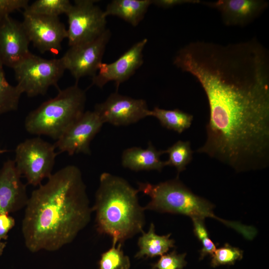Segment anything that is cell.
<instances>
[{"instance_id": "cell-26", "label": "cell", "mask_w": 269, "mask_h": 269, "mask_svg": "<svg viewBox=\"0 0 269 269\" xmlns=\"http://www.w3.org/2000/svg\"><path fill=\"white\" fill-rule=\"evenodd\" d=\"M185 256V253L178 254L173 251L161 256L156 263L152 264V269H183L187 264Z\"/></svg>"}, {"instance_id": "cell-16", "label": "cell", "mask_w": 269, "mask_h": 269, "mask_svg": "<svg viewBox=\"0 0 269 269\" xmlns=\"http://www.w3.org/2000/svg\"><path fill=\"white\" fill-rule=\"evenodd\" d=\"M205 5L218 10L227 26H244L254 21L269 6L264 0H218L203 1Z\"/></svg>"}, {"instance_id": "cell-29", "label": "cell", "mask_w": 269, "mask_h": 269, "mask_svg": "<svg viewBox=\"0 0 269 269\" xmlns=\"http://www.w3.org/2000/svg\"><path fill=\"white\" fill-rule=\"evenodd\" d=\"M152 4L155 6L168 8L184 4H196L201 2L199 0H151Z\"/></svg>"}, {"instance_id": "cell-5", "label": "cell", "mask_w": 269, "mask_h": 269, "mask_svg": "<svg viewBox=\"0 0 269 269\" xmlns=\"http://www.w3.org/2000/svg\"><path fill=\"white\" fill-rule=\"evenodd\" d=\"M85 92L77 83L62 90L26 117L24 127L29 134L57 139L84 113Z\"/></svg>"}, {"instance_id": "cell-18", "label": "cell", "mask_w": 269, "mask_h": 269, "mask_svg": "<svg viewBox=\"0 0 269 269\" xmlns=\"http://www.w3.org/2000/svg\"><path fill=\"white\" fill-rule=\"evenodd\" d=\"M151 4V0H113L108 4L104 12L106 17L116 16L136 26Z\"/></svg>"}, {"instance_id": "cell-9", "label": "cell", "mask_w": 269, "mask_h": 269, "mask_svg": "<svg viewBox=\"0 0 269 269\" xmlns=\"http://www.w3.org/2000/svg\"><path fill=\"white\" fill-rule=\"evenodd\" d=\"M111 37V32L107 29L93 40L70 47L61 57L65 69L70 72L76 83L82 77H93L96 74Z\"/></svg>"}, {"instance_id": "cell-20", "label": "cell", "mask_w": 269, "mask_h": 269, "mask_svg": "<svg viewBox=\"0 0 269 269\" xmlns=\"http://www.w3.org/2000/svg\"><path fill=\"white\" fill-rule=\"evenodd\" d=\"M149 116L156 118L162 127L179 134L190 127L193 119L192 115L179 109L165 110L157 107L150 110Z\"/></svg>"}, {"instance_id": "cell-4", "label": "cell", "mask_w": 269, "mask_h": 269, "mask_svg": "<svg viewBox=\"0 0 269 269\" xmlns=\"http://www.w3.org/2000/svg\"><path fill=\"white\" fill-rule=\"evenodd\" d=\"M137 189L150 198V201L143 207L144 210L181 214L189 216L191 219L204 220L207 217L213 218L243 236L249 233L248 226L217 217L213 213V204L194 194L178 177L156 184L138 182Z\"/></svg>"}, {"instance_id": "cell-7", "label": "cell", "mask_w": 269, "mask_h": 269, "mask_svg": "<svg viewBox=\"0 0 269 269\" xmlns=\"http://www.w3.org/2000/svg\"><path fill=\"white\" fill-rule=\"evenodd\" d=\"M54 144L40 137L26 139L15 149L16 167L28 184L36 186L52 173L57 153Z\"/></svg>"}, {"instance_id": "cell-24", "label": "cell", "mask_w": 269, "mask_h": 269, "mask_svg": "<svg viewBox=\"0 0 269 269\" xmlns=\"http://www.w3.org/2000/svg\"><path fill=\"white\" fill-rule=\"evenodd\" d=\"M112 245V247L103 253L99 262V269H130L131 261L125 255L122 244Z\"/></svg>"}, {"instance_id": "cell-3", "label": "cell", "mask_w": 269, "mask_h": 269, "mask_svg": "<svg viewBox=\"0 0 269 269\" xmlns=\"http://www.w3.org/2000/svg\"><path fill=\"white\" fill-rule=\"evenodd\" d=\"M138 192L123 178L101 174L92 210L96 213L97 231L110 236L112 245L123 244L143 232L145 210L139 203Z\"/></svg>"}, {"instance_id": "cell-27", "label": "cell", "mask_w": 269, "mask_h": 269, "mask_svg": "<svg viewBox=\"0 0 269 269\" xmlns=\"http://www.w3.org/2000/svg\"><path fill=\"white\" fill-rule=\"evenodd\" d=\"M28 3V0H0V21L15 11L24 9Z\"/></svg>"}, {"instance_id": "cell-10", "label": "cell", "mask_w": 269, "mask_h": 269, "mask_svg": "<svg viewBox=\"0 0 269 269\" xmlns=\"http://www.w3.org/2000/svg\"><path fill=\"white\" fill-rule=\"evenodd\" d=\"M21 22L30 42L41 53L57 54L67 37V29L58 17L31 13L24 11Z\"/></svg>"}, {"instance_id": "cell-11", "label": "cell", "mask_w": 269, "mask_h": 269, "mask_svg": "<svg viewBox=\"0 0 269 269\" xmlns=\"http://www.w3.org/2000/svg\"><path fill=\"white\" fill-rule=\"evenodd\" d=\"M94 111L103 123L116 126H128L149 116L146 102L116 92L111 94L103 102L97 104Z\"/></svg>"}, {"instance_id": "cell-30", "label": "cell", "mask_w": 269, "mask_h": 269, "mask_svg": "<svg viewBox=\"0 0 269 269\" xmlns=\"http://www.w3.org/2000/svg\"><path fill=\"white\" fill-rule=\"evenodd\" d=\"M193 227L194 233L197 238L202 241L204 239L209 237L208 231L204 224V220L200 219H192Z\"/></svg>"}, {"instance_id": "cell-28", "label": "cell", "mask_w": 269, "mask_h": 269, "mask_svg": "<svg viewBox=\"0 0 269 269\" xmlns=\"http://www.w3.org/2000/svg\"><path fill=\"white\" fill-rule=\"evenodd\" d=\"M14 219L8 213H0V241L6 240L8 233L15 225Z\"/></svg>"}, {"instance_id": "cell-15", "label": "cell", "mask_w": 269, "mask_h": 269, "mask_svg": "<svg viewBox=\"0 0 269 269\" xmlns=\"http://www.w3.org/2000/svg\"><path fill=\"white\" fill-rule=\"evenodd\" d=\"M21 177L14 160L3 163L0 169V213L9 214L25 207L28 197Z\"/></svg>"}, {"instance_id": "cell-12", "label": "cell", "mask_w": 269, "mask_h": 269, "mask_svg": "<svg viewBox=\"0 0 269 269\" xmlns=\"http://www.w3.org/2000/svg\"><path fill=\"white\" fill-rule=\"evenodd\" d=\"M103 122L93 111L84 112L56 140L54 145L60 152H67L69 155L83 153L90 154V144L99 132Z\"/></svg>"}, {"instance_id": "cell-14", "label": "cell", "mask_w": 269, "mask_h": 269, "mask_svg": "<svg viewBox=\"0 0 269 269\" xmlns=\"http://www.w3.org/2000/svg\"><path fill=\"white\" fill-rule=\"evenodd\" d=\"M30 41L21 22L8 15L0 21V61L13 69L31 52Z\"/></svg>"}, {"instance_id": "cell-17", "label": "cell", "mask_w": 269, "mask_h": 269, "mask_svg": "<svg viewBox=\"0 0 269 269\" xmlns=\"http://www.w3.org/2000/svg\"><path fill=\"white\" fill-rule=\"evenodd\" d=\"M165 153V150H157L150 141L147 148L132 147L124 150L122 164L124 167L135 171L152 170L161 171L166 166L165 161L160 158Z\"/></svg>"}, {"instance_id": "cell-25", "label": "cell", "mask_w": 269, "mask_h": 269, "mask_svg": "<svg viewBox=\"0 0 269 269\" xmlns=\"http://www.w3.org/2000/svg\"><path fill=\"white\" fill-rule=\"evenodd\" d=\"M211 256V266L212 267L225 265H232L243 258V252L239 248L226 243L222 247L216 249Z\"/></svg>"}, {"instance_id": "cell-21", "label": "cell", "mask_w": 269, "mask_h": 269, "mask_svg": "<svg viewBox=\"0 0 269 269\" xmlns=\"http://www.w3.org/2000/svg\"><path fill=\"white\" fill-rule=\"evenodd\" d=\"M21 94L16 86L10 84L6 80L0 61V115L16 111Z\"/></svg>"}, {"instance_id": "cell-8", "label": "cell", "mask_w": 269, "mask_h": 269, "mask_svg": "<svg viewBox=\"0 0 269 269\" xmlns=\"http://www.w3.org/2000/svg\"><path fill=\"white\" fill-rule=\"evenodd\" d=\"M92 0H76L66 15L67 39L70 47L93 40L107 29L104 10Z\"/></svg>"}, {"instance_id": "cell-23", "label": "cell", "mask_w": 269, "mask_h": 269, "mask_svg": "<svg viewBox=\"0 0 269 269\" xmlns=\"http://www.w3.org/2000/svg\"><path fill=\"white\" fill-rule=\"evenodd\" d=\"M72 3L68 0H36L27 6L24 11L31 13L58 17L68 12Z\"/></svg>"}, {"instance_id": "cell-19", "label": "cell", "mask_w": 269, "mask_h": 269, "mask_svg": "<svg viewBox=\"0 0 269 269\" xmlns=\"http://www.w3.org/2000/svg\"><path fill=\"white\" fill-rule=\"evenodd\" d=\"M170 234L162 236L156 234L154 225L151 223L148 232H143L138 238L139 251L134 257L139 259L144 257L153 258L164 255L174 247L175 241L170 238Z\"/></svg>"}, {"instance_id": "cell-6", "label": "cell", "mask_w": 269, "mask_h": 269, "mask_svg": "<svg viewBox=\"0 0 269 269\" xmlns=\"http://www.w3.org/2000/svg\"><path fill=\"white\" fill-rule=\"evenodd\" d=\"M16 85L29 97L45 95L49 88H58L66 70L61 58L47 59L30 53L13 69Z\"/></svg>"}, {"instance_id": "cell-13", "label": "cell", "mask_w": 269, "mask_h": 269, "mask_svg": "<svg viewBox=\"0 0 269 269\" xmlns=\"http://www.w3.org/2000/svg\"><path fill=\"white\" fill-rule=\"evenodd\" d=\"M147 42V39L144 38L134 44L116 61L111 63L102 62L96 74L92 77V85L101 88L113 81L118 89L142 65V52Z\"/></svg>"}, {"instance_id": "cell-32", "label": "cell", "mask_w": 269, "mask_h": 269, "mask_svg": "<svg viewBox=\"0 0 269 269\" xmlns=\"http://www.w3.org/2000/svg\"><path fill=\"white\" fill-rule=\"evenodd\" d=\"M6 243L5 242H2V241H0V257L2 255L3 250L6 247Z\"/></svg>"}, {"instance_id": "cell-31", "label": "cell", "mask_w": 269, "mask_h": 269, "mask_svg": "<svg viewBox=\"0 0 269 269\" xmlns=\"http://www.w3.org/2000/svg\"><path fill=\"white\" fill-rule=\"evenodd\" d=\"M202 247L200 251V259H203L208 255H212L216 250V246L209 238L204 239L201 241Z\"/></svg>"}, {"instance_id": "cell-22", "label": "cell", "mask_w": 269, "mask_h": 269, "mask_svg": "<svg viewBox=\"0 0 269 269\" xmlns=\"http://www.w3.org/2000/svg\"><path fill=\"white\" fill-rule=\"evenodd\" d=\"M193 152L189 141L178 140L165 150V153L168 154L166 165L175 167L179 174L191 161Z\"/></svg>"}, {"instance_id": "cell-1", "label": "cell", "mask_w": 269, "mask_h": 269, "mask_svg": "<svg viewBox=\"0 0 269 269\" xmlns=\"http://www.w3.org/2000/svg\"><path fill=\"white\" fill-rule=\"evenodd\" d=\"M177 67L207 99L206 139L197 152L242 172L269 164V55L256 38L228 44L198 41Z\"/></svg>"}, {"instance_id": "cell-2", "label": "cell", "mask_w": 269, "mask_h": 269, "mask_svg": "<svg viewBox=\"0 0 269 269\" xmlns=\"http://www.w3.org/2000/svg\"><path fill=\"white\" fill-rule=\"evenodd\" d=\"M25 207L21 232L32 253L56 251L71 243L92 212L82 172L74 165L52 174L32 192Z\"/></svg>"}, {"instance_id": "cell-33", "label": "cell", "mask_w": 269, "mask_h": 269, "mask_svg": "<svg viewBox=\"0 0 269 269\" xmlns=\"http://www.w3.org/2000/svg\"><path fill=\"white\" fill-rule=\"evenodd\" d=\"M7 151L6 150H0V154Z\"/></svg>"}]
</instances>
